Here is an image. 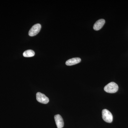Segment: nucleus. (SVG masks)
<instances>
[{"label": "nucleus", "mask_w": 128, "mask_h": 128, "mask_svg": "<svg viewBox=\"0 0 128 128\" xmlns=\"http://www.w3.org/2000/svg\"><path fill=\"white\" fill-rule=\"evenodd\" d=\"M118 84L115 82H112L108 84L104 87V90L108 93H114L116 92L118 90Z\"/></svg>", "instance_id": "obj_1"}, {"label": "nucleus", "mask_w": 128, "mask_h": 128, "mask_svg": "<svg viewBox=\"0 0 128 128\" xmlns=\"http://www.w3.org/2000/svg\"><path fill=\"white\" fill-rule=\"evenodd\" d=\"M105 20L104 19H100L96 21L93 26V29L96 31L100 30L103 26L105 24Z\"/></svg>", "instance_id": "obj_6"}, {"label": "nucleus", "mask_w": 128, "mask_h": 128, "mask_svg": "<svg viewBox=\"0 0 128 128\" xmlns=\"http://www.w3.org/2000/svg\"><path fill=\"white\" fill-rule=\"evenodd\" d=\"M103 120L108 123H112L113 121V116L110 111L107 109H104L102 112Z\"/></svg>", "instance_id": "obj_2"}, {"label": "nucleus", "mask_w": 128, "mask_h": 128, "mask_svg": "<svg viewBox=\"0 0 128 128\" xmlns=\"http://www.w3.org/2000/svg\"><path fill=\"white\" fill-rule=\"evenodd\" d=\"M54 120L56 125L58 128H62L64 127V120L62 116L60 114H56L54 116Z\"/></svg>", "instance_id": "obj_5"}, {"label": "nucleus", "mask_w": 128, "mask_h": 128, "mask_svg": "<svg viewBox=\"0 0 128 128\" xmlns=\"http://www.w3.org/2000/svg\"><path fill=\"white\" fill-rule=\"evenodd\" d=\"M41 28V25L39 24H37L33 26L28 32L29 36H36L40 32Z\"/></svg>", "instance_id": "obj_3"}, {"label": "nucleus", "mask_w": 128, "mask_h": 128, "mask_svg": "<svg viewBox=\"0 0 128 128\" xmlns=\"http://www.w3.org/2000/svg\"><path fill=\"white\" fill-rule=\"evenodd\" d=\"M37 101L43 104H47L49 102V100L44 94L40 92H38L36 95Z\"/></svg>", "instance_id": "obj_4"}, {"label": "nucleus", "mask_w": 128, "mask_h": 128, "mask_svg": "<svg viewBox=\"0 0 128 128\" xmlns=\"http://www.w3.org/2000/svg\"><path fill=\"white\" fill-rule=\"evenodd\" d=\"M81 59L78 57L72 58L67 60L66 62V64L67 66H70L74 65L76 64H79L81 62Z\"/></svg>", "instance_id": "obj_7"}, {"label": "nucleus", "mask_w": 128, "mask_h": 128, "mask_svg": "<svg viewBox=\"0 0 128 128\" xmlns=\"http://www.w3.org/2000/svg\"><path fill=\"white\" fill-rule=\"evenodd\" d=\"M35 53L34 50H28L24 52L23 56L26 57H30L34 56Z\"/></svg>", "instance_id": "obj_8"}]
</instances>
